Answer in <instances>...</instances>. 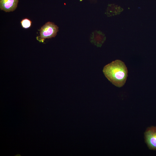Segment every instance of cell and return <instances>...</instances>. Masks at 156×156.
<instances>
[{"label":"cell","instance_id":"cell-5","mask_svg":"<svg viewBox=\"0 0 156 156\" xmlns=\"http://www.w3.org/2000/svg\"><path fill=\"white\" fill-rule=\"evenodd\" d=\"M31 21L27 18L23 19L21 22L22 27L24 29L29 28L31 25Z\"/></svg>","mask_w":156,"mask_h":156},{"label":"cell","instance_id":"cell-2","mask_svg":"<svg viewBox=\"0 0 156 156\" xmlns=\"http://www.w3.org/2000/svg\"><path fill=\"white\" fill-rule=\"evenodd\" d=\"M58 31V27L53 23L50 22L46 23L42 27L40 31V35L37 39L41 42H43L46 38L55 37Z\"/></svg>","mask_w":156,"mask_h":156},{"label":"cell","instance_id":"cell-6","mask_svg":"<svg viewBox=\"0 0 156 156\" xmlns=\"http://www.w3.org/2000/svg\"><path fill=\"white\" fill-rule=\"evenodd\" d=\"M82 0H80V1H82Z\"/></svg>","mask_w":156,"mask_h":156},{"label":"cell","instance_id":"cell-3","mask_svg":"<svg viewBox=\"0 0 156 156\" xmlns=\"http://www.w3.org/2000/svg\"><path fill=\"white\" fill-rule=\"evenodd\" d=\"M145 140L149 148L156 150V127H148L144 133Z\"/></svg>","mask_w":156,"mask_h":156},{"label":"cell","instance_id":"cell-1","mask_svg":"<svg viewBox=\"0 0 156 156\" xmlns=\"http://www.w3.org/2000/svg\"><path fill=\"white\" fill-rule=\"evenodd\" d=\"M103 72L109 81L118 87L125 84L127 77V68L124 63L120 60L113 61L105 66Z\"/></svg>","mask_w":156,"mask_h":156},{"label":"cell","instance_id":"cell-4","mask_svg":"<svg viewBox=\"0 0 156 156\" xmlns=\"http://www.w3.org/2000/svg\"><path fill=\"white\" fill-rule=\"evenodd\" d=\"M18 0H0L1 10L9 12L14 11L17 6Z\"/></svg>","mask_w":156,"mask_h":156}]
</instances>
